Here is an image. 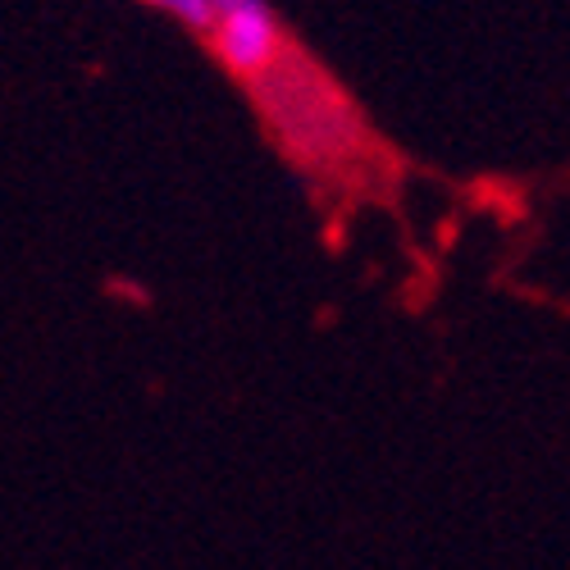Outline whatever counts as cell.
<instances>
[{"mask_svg":"<svg viewBox=\"0 0 570 570\" xmlns=\"http://www.w3.org/2000/svg\"><path fill=\"white\" fill-rule=\"evenodd\" d=\"M206 46L219 56V65L233 78H243L252 87L261 73H269L283 56H288L297 41L288 37V28L278 23V14L269 10V0H252V6H243V10L219 14V23L210 28Z\"/></svg>","mask_w":570,"mask_h":570,"instance_id":"cell-1","label":"cell"},{"mask_svg":"<svg viewBox=\"0 0 570 570\" xmlns=\"http://www.w3.org/2000/svg\"><path fill=\"white\" fill-rule=\"evenodd\" d=\"M141 6H151V10H160V14H169V19H178L193 37H210V28L219 23V6L215 0H141Z\"/></svg>","mask_w":570,"mask_h":570,"instance_id":"cell-2","label":"cell"}]
</instances>
